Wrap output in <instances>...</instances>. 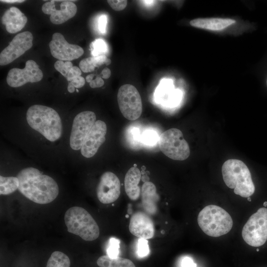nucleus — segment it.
<instances>
[{
  "instance_id": "nucleus-41",
  "label": "nucleus",
  "mask_w": 267,
  "mask_h": 267,
  "mask_svg": "<svg viewBox=\"0 0 267 267\" xmlns=\"http://www.w3.org/2000/svg\"><path fill=\"white\" fill-rule=\"evenodd\" d=\"M95 75L93 74H89L86 77V81L88 83L91 82L93 79V77H94Z\"/></svg>"
},
{
  "instance_id": "nucleus-3",
  "label": "nucleus",
  "mask_w": 267,
  "mask_h": 267,
  "mask_svg": "<svg viewBox=\"0 0 267 267\" xmlns=\"http://www.w3.org/2000/svg\"><path fill=\"white\" fill-rule=\"evenodd\" d=\"M222 172L225 184L242 197H249L255 188L250 172L245 164L237 159H229L222 165Z\"/></svg>"
},
{
  "instance_id": "nucleus-24",
  "label": "nucleus",
  "mask_w": 267,
  "mask_h": 267,
  "mask_svg": "<svg viewBox=\"0 0 267 267\" xmlns=\"http://www.w3.org/2000/svg\"><path fill=\"white\" fill-rule=\"evenodd\" d=\"M19 185V179L17 177L0 176V194L8 195L12 193Z\"/></svg>"
},
{
  "instance_id": "nucleus-45",
  "label": "nucleus",
  "mask_w": 267,
  "mask_h": 267,
  "mask_svg": "<svg viewBox=\"0 0 267 267\" xmlns=\"http://www.w3.org/2000/svg\"><path fill=\"white\" fill-rule=\"evenodd\" d=\"M76 91H77V92H78L79 91V90H78L77 89H76Z\"/></svg>"
},
{
  "instance_id": "nucleus-22",
  "label": "nucleus",
  "mask_w": 267,
  "mask_h": 267,
  "mask_svg": "<svg viewBox=\"0 0 267 267\" xmlns=\"http://www.w3.org/2000/svg\"><path fill=\"white\" fill-rule=\"evenodd\" d=\"M97 264L99 267H135L129 259L119 257L111 258L108 255L100 257L97 260Z\"/></svg>"
},
{
  "instance_id": "nucleus-1",
  "label": "nucleus",
  "mask_w": 267,
  "mask_h": 267,
  "mask_svg": "<svg viewBox=\"0 0 267 267\" xmlns=\"http://www.w3.org/2000/svg\"><path fill=\"white\" fill-rule=\"evenodd\" d=\"M18 190L25 197L39 204H46L55 200L59 193L56 182L50 177L43 175L37 169L28 167L17 174Z\"/></svg>"
},
{
  "instance_id": "nucleus-5",
  "label": "nucleus",
  "mask_w": 267,
  "mask_h": 267,
  "mask_svg": "<svg viewBox=\"0 0 267 267\" xmlns=\"http://www.w3.org/2000/svg\"><path fill=\"white\" fill-rule=\"evenodd\" d=\"M64 221L69 232L85 241H93L99 235L97 223L83 208L74 206L68 209L65 213Z\"/></svg>"
},
{
  "instance_id": "nucleus-35",
  "label": "nucleus",
  "mask_w": 267,
  "mask_h": 267,
  "mask_svg": "<svg viewBox=\"0 0 267 267\" xmlns=\"http://www.w3.org/2000/svg\"><path fill=\"white\" fill-rule=\"evenodd\" d=\"M106 23L107 17L106 15H101L98 19V28L102 33H105Z\"/></svg>"
},
{
  "instance_id": "nucleus-20",
  "label": "nucleus",
  "mask_w": 267,
  "mask_h": 267,
  "mask_svg": "<svg viewBox=\"0 0 267 267\" xmlns=\"http://www.w3.org/2000/svg\"><path fill=\"white\" fill-rule=\"evenodd\" d=\"M141 172L137 167H132L127 172L125 177V189L132 200H137L140 194V189L138 184L141 179Z\"/></svg>"
},
{
  "instance_id": "nucleus-19",
  "label": "nucleus",
  "mask_w": 267,
  "mask_h": 267,
  "mask_svg": "<svg viewBox=\"0 0 267 267\" xmlns=\"http://www.w3.org/2000/svg\"><path fill=\"white\" fill-rule=\"evenodd\" d=\"M142 205L148 214H155L157 212V203L159 197L155 185L151 182H144L141 187Z\"/></svg>"
},
{
  "instance_id": "nucleus-16",
  "label": "nucleus",
  "mask_w": 267,
  "mask_h": 267,
  "mask_svg": "<svg viewBox=\"0 0 267 267\" xmlns=\"http://www.w3.org/2000/svg\"><path fill=\"white\" fill-rule=\"evenodd\" d=\"M129 230L134 235L146 239L154 235V226L151 219L142 212H137L132 216L129 226Z\"/></svg>"
},
{
  "instance_id": "nucleus-43",
  "label": "nucleus",
  "mask_w": 267,
  "mask_h": 267,
  "mask_svg": "<svg viewBox=\"0 0 267 267\" xmlns=\"http://www.w3.org/2000/svg\"><path fill=\"white\" fill-rule=\"evenodd\" d=\"M264 205L266 207L267 206V202H265L264 203Z\"/></svg>"
},
{
  "instance_id": "nucleus-10",
  "label": "nucleus",
  "mask_w": 267,
  "mask_h": 267,
  "mask_svg": "<svg viewBox=\"0 0 267 267\" xmlns=\"http://www.w3.org/2000/svg\"><path fill=\"white\" fill-rule=\"evenodd\" d=\"M33 40V35L29 31L17 34L0 52V65H7L23 55L32 47Z\"/></svg>"
},
{
  "instance_id": "nucleus-48",
  "label": "nucleus",
  "mask_w": 267,
  "mask_h": 267,
  "mask_svg": "<svg viewBox=\"0 0 267 267\" xmlns=\"http://www.w3.org/2000/svg\"></svg>"
},
{
  "instance_id": "nucleus-23",
  "label": "nucleus",
  "mask_w": 267,
  "mask_h": 267,
  "mask_svg": "<svg viewBox=\"0 0 267 267\" xmlns=\"http://www.w3.org/2000/svg\"><path fill=\"white\" fill-rule=\"evenodd\" d=\"M108 58L105 55L89 57L82 59L79 63V68L84 73L92 72L95 67L105 64Z\"/></svg>"
},
{
  "instance_id": "nucleus-7",
  "label": "nucleus",
  "mask_w": 267,
  "mask_h": 267,
  "mask_svg": "<svg viewBox=\"0 0 267 267\" xmlns=\"http://www.w3.org/2000/svg\"><path fill=\"white\" fill-rule=\"evenodd\" d=\"M242 236L245 242L253 247L264 245L267 240V208H260L244 225Z\"/></svg>"
},
{
  "instance_id": "nucleus-32",
  "label": "nucleus",
  "mask_w": 267,
  "mask_h": 267,
  "mask_svg": "<svg viewBox=\"0 0 267 267\" xmlns=\"http://www.w3.org/2000/svg\"><path fill=\"white\" fill-rule=\"evenodd\" d=\"M81 74L82 72L80 68L74 66L66 79L70 82L73 79L81 76Z\"/></svg>"
},
{
  "instance_id": "nucleus-42",
  "label": "nucleus",
  "mask_w": 267,
  "mask_h": 267,
  "mask_svg": "<svg viewBox=\"0 0 267 267\" xmlns=\"http://www.w3.org/2000/svg\"><path fill=\"white\" fill-rule=\"evenodd\" d=\"M141 179L144 182L149 181V178L146 175L142 176L141 178Z\"/></svg>"
},
{
  "instance_id": "nucleus-46",
  "label": "nucleus",
  "mask_w": 267,
  "mask_h": 267,
  "mask_svg": "<svg viewBox=\"0 0 267 267\" xmlns=\"http://www.w3.org/2000/svg\"><path fill=\"white\" fill-rule=\"evenodd\" d=\"M136 165L135 164H134V167H136Z\"/></svg>"
},
{
  "instance_id": "nucleus-13",
  "label": "nucleus",
  "mask_w": 267,
  "mask_h": 267,
  "mask_svg": "<svg viewBox=\"0 0 267 267\" xmlns=\"http://www.w3.org/2000/svg\"><path fill=\"white\" fill-rule=\"evenodd\" d=\"M121 184L119 178L111 172L102 174L96 188L97 196L103 204L115 201L120 195Z\"/></svg>"
},
{
  "instance_id": "nucleus-28",
  "label": "nucleus",
  "mask_w": 267,
  "mask_h": 267,
  "mask_svg": "<svg viewBox=\"0 0 267 267\" xmlns=\"http://www.w3.org/2000/svg\"><path fill=\"white\" fill-rule=\"evenodd\" d=\"M73 66V63L69 61L64 62L57 60L54 64L55 69L65 78H67Z\"/></svg>"
},
{
  "instance_id": "nucleus-29",
  "label": "nucleus",
  "mask_w": 267,
  "mask_h": 267,
  "mask_svg": "<svg viewBox=\"0 0 267 267\" xmlns=\"http://www.w3.org/2000/svg\"><path fill=\"white\" fill-rule=\"evenodd\" d=\"M120 241L119 239L111 237L109 241V245L107 249V255L111 258L118 257Z\"/></svg>"
},
{
  "instance_id": "nucleus-40",
  "label": "nucleus",
  "mask_w": 267,
  "mask_h": 267,
  "mask_svg": "<svg viewBox=\"0 0 267 267\" xmlns=\"http://www.w3.org/2000/svg\"><path fill=\"white\" fill-rule=\"evenodd\" d=\"M67 89L70 93H73L75 90V88L72 83L69 82L68 83Z\"/></svg>"
},
{
  "instance_id": "nucleus-44",
  "label": "nucleus",
  "mask_w": 267,
  "mask_h": 267,
  "mask_svg": "<svg viewBox=\"0 0 267 267\" xmlns=\"http://www.w3.org/2000/svg\"><path fill=\"white\" fill-rule=\"evenodd\" d=\"M247 200H248L249 201H251V198H250V197H247Z\"/></svg>"
},
{
  "instance_id": "nucleus-31",
  "label": "nucleus",
  "mask_w": 267,
  "mask_h": 267,
  "mask_svg": "<svg viewBox=\"0 0 267 267\" xmlns=\"http://www.w3.org/2000/svg\"><path fill=\"white\" fill-rule=\"evenodd\" d=\"M108 3L116 11H121L125 8L127 4L126 0H108Z\"/></svg>"
},
{
  "instance_id": "nucleus-34",
  "label": "nucleus",
  "mask_w": 267,
  "mask_h": 267,
  "mask_svg": "<svg viewBox=\"0 0 267 267\" xmlns=\"http://www.w3.org/2000/svg\"><path fill=\"white\" fill-rule=\"evenodd\" d=\"M85 78L80 76L73 79L70 83H72L75 88L78 89L83 87L85 84Z\"/></svg>"
},
{
  "instance_id": "nucleus-36",
  "label": "nucleus",
  "mask_w": 267,
  "mask_h": 267,
  "mask_svg": "<svg viewBox=\"0 0 267 267\" xmlns=\"http://www.w3.org/2000/svg\"><path fill=\"white\" fill-rule=\"evenodd\" d=\"M104 82L101 77L97 76L89 83V86L91 88H100L103 86Z\"/></svg>"
},
{
  "instance_id": "nucleus-39",
  "label": "nucleus",
  "mask_w": 267,
  "mask_h": 267,
  "mask_svg": "<svg viewBox=\"0 0 267 267\" xmlns=\"http://www.w3.org/2000/svg\"><path fill=\"white\" fill-rule=\"evenodd\" d=\"M1 2L6 3H21L24 2L25 0H1Z\"/></svg>"
},
{
  "instance_id": "nucleus-27",
  "label": "nucleus",
  "mask_w": 267,
  "mask_h": 267,
  "mask_svg": "<svg viewBox=\"0 0 267 267\" xmlns=\"http://www.w3.org/2000/svg\"><path fill=\"white\" fill-rule=\"evenodd\" d=\"M159 138L156 132L152 130H146L141 134V142L147 145L155 144Z\"/></svg>"
},
{
  "instance_id": "nucleus-18",
  "label": "nucleus",
  "mask_w": 267,
  "mask_h": 267,
  "mask_svg": "<svg viewBox=\"0 0 267 267\" xmlns=\"http://www.w3.org/2000/svg\"><path fill=\"white\" fill-rule=\"evenodd\" d=\"M156 98L160 102L174 107L179 103L181 99V91L174 89L171 80H165L156 90Z\"/></svg>"
},
{
  "instance_id": "nucleus-26",
  "label": "nucleus",
  "mask_w": 267,
  "mask_h": 267,
  "mask_svg": "<svg viewBox=\"0 0 267 267\" xmlns=\"http://www.w3.org/2000/svg\"><path fill=\"white\" fill-rule=\"evenodd\" d=\"M90 47L93 56L105 55L108 50L106 43L100 39H96L92 42Z\"/></svg>"
},
{
  "instance_id": "nucleus-33",
  "label": "nucleus",
  "mask_w": 267,
  "mask_h": 267,
  "mask_svg": "<svg viewBox=\"0 0 267 267\" xmlns=\"http://www.w3.org/2000/svg\"><path fill=\"white\" fill-rule=\"evenodd\" d=\"M130 133V138L134 143H138L141 141V135L138 129L133 128Z\"/></svg>"
},
{
  "instance_id": "nucleus-2",
  "label": "nucleus",
  "mask_w": 267,
  "mask_h": 267,
  "mask_svg": "<svg viewBox=\"0 0 267 267\" xmlns=\"http://www.w3.org/2000/svg\"><path fill=\"white\" fill-rule=\"evenodd\" d=\"M26 120L29 125L47 139L54 141L62 134V123L53 109L42 105H33L28 109Z\"/></svg>"
},
{
  "instance_id": "nucleus-11",
  "label": "nucleus",
  "mask_w": 267,
  "mask_h": 267,
  "mask_svg": "<svg viewBox=\"0 0 267 267\" xmlns=\"http://www.w3.org/2000/svg\"><path fill=\"white\" fill-rule=\"evenodd\" d=\"M43 77V72L37 63L33 60H28L26 62L24 68H14L9 71L6 82L9 86L17 88L27 83L39 82Z\"/></svg>"
},
{
  "instance_id": "nucleus-15",
  "label": "nucleus",
  "mask_w": 267,
  "mask_h": 267,
  "mask_svg": "<svg viewBox=\"0 0 267 267\" xmlns=\"http://www.w3.org/2000/svg\"><path fill=\"white\" fill-rule=\"evenodd\" d=\"M106 132V125L103 121H95L82 146V155L86 158L93 157L105 142Z\"/></svg>"
},
{
  "instance_id": "nucleus-14",
  "label": "nucleus",
  "mask_w": 267,
  "mask_h": 267,
  "mask_svg": "<svg viewBox=\"0 0 267 267\" xmlns=\"http://www.w3.org/2000/svg\"><path fill=\"white\" fill-rule=\"evenodd\" d=\"M59 8H57L53 0L45 2L42 7V11L50 15V20L54 24H61L73 17L77 7L73 2L75 0H58Z\"/></svg>"
},
{
  "instance_id": "nucleus-9",
  "label": "nucleus",
  "mask_w": 267,
  "mask_h": 267,
  "mask_svg": "<svg viewBox=\"0 0 267 267\" xmlns=\"http://www.w3.org/2000/svg\"><path fill=\"white\" fill-rule=\"evenodd\" d=\"M95 120V113L90 111L82 112L76 116L70 137V145L72 149L75 150L81 149Z\"/></svg>"
},
{
  "instance_id": "nucleus-17",
  "label": "nucleus",
  "mask_w": 267,
  "mask_h": 267,
  "mask_svg": "<svg viewBox=\"0 0 267 267\" xmlns=\"http://www.w3.org/2000/svg\"><path fill=\"white\" fill-rule=\"evenodd\" d=\"M27 22V17L16 7L9 8L1 17V23L5 25L6 31L11 34L20 31Z\"/></svg>"
},
{
  "instance_id": "nucleus-47",
  "label": "nucleus",
  "mask_w": 267,
  "mask_h": 267,
  "mask_svg": "<svg viewBox=\"0 0 267 267\" xmlns=\"http://www.w3.org/2000/svg\"><path fill=\"white\" fill-rule=\"evenodd\" d=\"M259 251V249H257V251Z\"/></svg>"
},
{
  "instance_id": "nucleus-21",
  "label": "nucleus",
  "mask_w": 267,
  "mask_h": 267,
  "mask_svg": "<svg viewBox=\"0 0 267 267\" xmlns=\"http://www.w3.org/2000/svg\"><path fill=\"white\" fill-rule=\"evenodd\" d=\"M235 21L229 18H196L190 21V24L194 27L209 30H222L234 23Z\"/></svg>"
},
{
  "instance_id": "nucleus-8",
  "label": "nucleus",
  "mask_w": 267,
  "mask_h": 267,
  "mask_svg": "<svg viewBox=\"0 0 267 267\" xmlns=\"http://www.w3.org/2000/svg\"><path fill=\"white\" fill-rule=\"evenodd\" d=\"M117 101L120 110L126 119L134 121L140 116L142 111L141 98L133 85L121 86L117 93Z\"/></svg>"
},
{
  "instance_id": "nucleus-6",
  "label": "nucleus",
  "mask_w": 267,
  "mask_h": 267,
  "mask_svg": "<svg viewBox=\"0 0 267 267\" xmlns=\"http://www.w3.org/2000/svg\"><path fill=\"white\" fill-rule=\"evenodd\" d=\"M159 143L161 151L173 160L182 161L190 155L188 144L178 129L172 128L163 133L159 137Z\"/></svg>"
},
{
  "instance_id": "nucleus-38",
  "label": "nucleus",
  "mask_w": 267,
  "mask_h": 267,
  "mask_svg": "<svg viewBox=\"0 0 267 267\" xmlns=\"http://www.w3.org/2000/svg\"><path fill=\"white\" fill-rule=\"evenodd\" d=\"M111 71L108 68H105L101 71V77L107 79H108L111 76Z\"/></svg>"
},
{
  "instance_id": "nucleus-4",
  "label": "nucleus",
  "mask_w": 267,
  "mask_h": 267,
  "mask_svg": "<svg viewBox=\"0 0 267 267\" xmlns=\"http://www.w3.org/2000/svg\"><path fill=\"white\" fill-rule=\"evenodd\" d=\"M197 222L202 230L212 237H219L227 233L233 225L229 214L215 205L204 207L198 214Z\"/></svg>"
},
{
  "instance_id": "nucleus-37",
  "label": "nucleus",
  "mask_w": 267,
  "mask_h": 267,
  "mask_svg": "<svg viewBox=\"0 0 267 267\" xmlns=\"http://www.w3.org/2000/svg\"><path fill=\"white\" fill-rule=\"evenodd\" d=\"M181 267H197V266L190 258L186 257L182 261Z\"/></svg>"
},
{
  "instance_id": "nucleus-12",
  "label": "nucleus",
  "mask_w": 267,
  "mask_h": 267,
  "mask_svg": "<svg viewBox=\"0 0 267 267\" xmlns=\"http://www.w3.org/2000/svg\"><path fill=\"white\" fill-rule=\"evenodd\" d=\"M49 46L52 56L58 60L71 61L79 58L84 53L82 47L69 44L63 35L59 33H54L52 35Z\"/></svg>"
},
{
  "instance_id": "nucleus-30",
  "label": "nucleus",
  "mask_w": 267,
  "mask_h": 267,
  "mask_svg": "<svg viewBox=\"0 0 267 267\" xmlns=\"http://www.w3.org/2000/svg\"><path fill=\"white\" fill-rule=\"evenodd\" d=\"M149 253V248L148 241L144 238H139L137 245V254L139 257L143 258L147 256Z\"/></svg>"
},
{
  "instance_id": "nucleus-25",
  "label": "nucleus",
  "mask_w": 267,
  "mask_h": 267,
  "mask_svg": "<svg viewBox=\"0 0 267 267\" xmlns=\"http://www.w3.org/2000/svg\"><path fill=\"white\" fill-rule=\"evenodd\" d=\"M69 257L60 251L53 252L48 259L46 267H70Z\"/></svg>"
}]
</instances>
